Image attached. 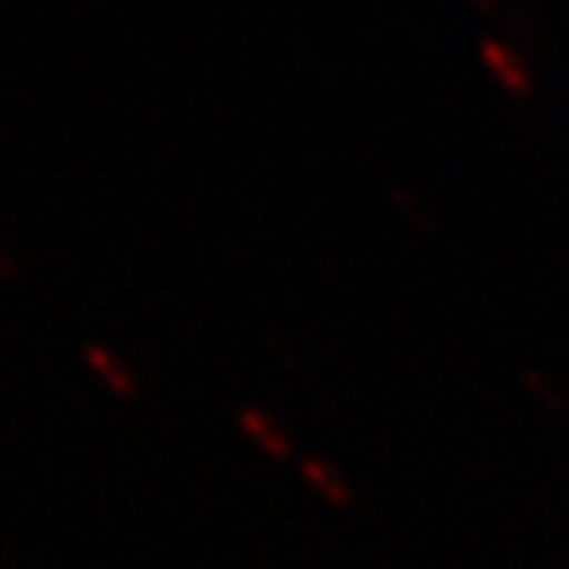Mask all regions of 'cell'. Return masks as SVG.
Listing matches in <instances>:
<instances>
[{
  "label": "cell",
  "mask_w": 569,
  "mask_h": 569,
  "mask_svg": "<svg viewBox=\"0 0 569 569\" xmlns=\"http://www.w3.org/2000/svg\"><path fill=\"white\" fill-rule=\"evenodd\" d=\"M237 426L264 460L284 463L296 457V442H292L289 429H284V422L274 419L271 412L258 409V405H243V409H237Z\"/></svg>",
  "instance_id": "obj_1"
},
{
  "label": "cell",
  "mask_w": 569,
  "mask_h": 569,
  "mask_svg": "<svg viewBox=\"0 0 569 569\" xmlns=\"http://www.w3.org/2000/svg\"><path fill=\"white\" fill-rule=\"evenodd\" d=\"M83 360H87V368L107 385L110 395H117L120 401H138L141 385H138V375L131 371V363L124 357L113 353L110 347H103L97 340H90V343H83Z\"/></svg>",
  "instance_id": "obj_2"
},
{
  "label": "cell",
  "mask_w": 569,
  "mask_h": 569,
  "mask_svg": "<svg viewBox=\"0 0 569 569\" xmlns=\"http://www.w3.org/2000/svg\"><path fill=\"white\" fill-rule=\"evenodd\" d=\"M299 473H302V480L312 487V491L327 501L330 508H340V511H350L353 505H357V491H353V483H350V477L337 467V463H330L327 457H306L302 463H299Z\"/></svg>",
  "instance_id": "obj_3"
},
{
  "label": "cell",
  "mask_w": 569,
  "mask_h": 569,
  "mask_svg": "<svg viewBox=\"0 0 569 569\" xmlns=\"http://www.w3.org/2000/svg\"><path fill=\"white\" fill-rule=\"evenodd\" d=\"M480 56H483V66L501 79L505 90H511L515 97L532 93V76H528L525 62L505 42H498V38H487V42H480Z\"/></svg>",
  "instance_id": "obj_4"
},
{
  "label": "cell",
  "mask_w": 569,
  "mask_h": 569,
  "mask_svg": "<svg viewBox=\"0 0 569 569\" xmlns=\"http://www.w3.org/2000/svg\"><path fill=\"white\" fill-rule=\"evenodd\" d=\"M521 388L528 391V398H532L542 412L556 416V419H566L569 416V391L546 371L539 368H525L521 371Z\"/></svg>",
  "instance_id": "obj_5"
},
{
  "label": "cell",
  "mask_w": 569,
  "mask_h": 569,
  "mask_svg": "<svg viewBox=\"0 0 569 569\" xmlns=\"http://www.w3.org/2000/svg\"><path fill=\"white\" fill-rule=\"evenodd\" d=\"M391 196H395V207H398V210H401L405 217H409L412 223H419L422 230H426V227H432V220H429V217L422 213V207H419V202H416V199H412L409 192H401V189H395Z\"/></svg>",
  "instance_id": "obj_6"
},
{
  "label": "cell",
  "mask_w": 569,
  "mask_h": 569,
  "mask_svg": "<svg viewBox=\"0 0 569 569\" xmlns=\"http://www.w3.org/2000/svg\"><path fill=\"white\" fill-rule=\"evenodd\" d=\"M0 281H18V264L4 251H0Z\"/></svg>",
  "instance_id": "obj_7"
},
{
  "label": "cell",
  "mask_w": 569,
  "mask_h": 569,
  "mask_svg": "<svg viewBox=\"0 0 569 569\" xmlns=\"http://www.w3.org/2000/svg\"><path fill=\"white\" fill-rule=\"evenodd\" d=\"M473 4H477V8H483V11H491L495 0H473Z\"/></svg>",
  "instance_id": "obj_8"
}]
</instances>
